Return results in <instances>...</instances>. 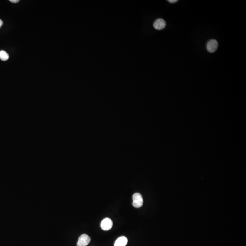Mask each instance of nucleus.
I'll use <instances>...</instances> for the list:
<instances>
[{
	"mask_svg": "<svg viewBox=\"0 0 246 246\" xmlns=\"http://www.w3.org/2000/svg\"><path fill=\"white\" fill-rule=\"evenodd\" d=\"M133 206L135 208H140L143 206V199L139 193H136L133 195Z\"/></svg>",
	"mask_w": 246,
	"mask_h": 246,
	"instance_id": "1",
	"label": "nucleus"
},
{
	"mask_svg": "<svg viewBox=\"0 0 246 246\" xmlns=\"http://www.w3.org/2000/svg\"><path fill=\"white\" fill-rule=\"evenodd\" d=\"M90 237L86 234L81 235L78 238L77 242V246H87L90 242Z\"/></svg>",
	"mask_w": 246,
	"mask_h": 246,
	"instance_id": "2",
	"label": "nucleus"
},
{
	"mask_svg": "<svg viewBox=\"0 0 246 246\" xmlns=\"http://www.w3.org/2000/svg\"><path fill=\"white\" fill-rule=\"evenodd\" d=\"M218 47V43L217 41L215 39L211 40L207 44V50L210 53H213L216 52Z\"/></svg>",
	"mask_w": 246,
	"mask_h": 246,
	"instance_id": "3",
	"label": "nucleus"
},
{
	"mask_svg": "<svg viewBox=\"0 0 246 246\" xmlns=\"http://www.w3.org/2000/svg\"><path fill=\"white\" fill-rule=\"evenodd\" d=\"M112 221L108 218H106L103 220L100 225L101 228L104 231L110 230L112 227Z\"/></svg>",
	"mask_w": 246,
	"mask_h": 246,
	"instance_id": "4",
	"label": "nucleus"
},
{
	"mask_svg": "<svg viewBox=\"0 0 246 246\" xmlns=\"http://www.w3.org/2000/svg\"><path fill=\"white\" fill-rule=\"evenodd\" d=\"M166 22L165 21L161 18H159L156 20L153 24V26L155 29L158 30H161L166 26Z\"/></svg>",
	"mask_w": 246,
	"mask_h": 246,
	"instance_id": "5",
	"label": "nucleus"
},
{
	"mask_svg": "<svg viewBox=\"0 0 246 246\" xmlns=\"http://www.w3.org/2000/svg\"><path fill=\"white\" fill-rule=\"evenodd\" d=\"M128 239L125 237L122 236L116 240L115 246H125L127 244Z\"/></svg>",
	"mask_w": 246,
	"mask_h": 246,
	"instance_id": "6",
	"label": "nucleus"
},
{
	"mask_svg": "<svg viewBox=\"0 0 246 246\" xmlns=\"http://www.w3.org/2000/svg\"><path fill=\"white\" fill-rule=\"evenodd\" d=\"M9 55L4 50L0 51V59L2 61H6L9 59Z\"/></svg>",
	"mask_w": 246,
	"mask_h": 246,
	"instance_id": "7",
	"label": "nucleus"
},
{
	"mask_svg": "<svg viewBox=\"0 0 246 246\" xmlns=\"http://www.w3.org/2000/svg\"><path fill=\"white\" fill-rule=\"evenodd\" d=\"M168 2H170V3H173L177 2L178 1L177 0H168Z\"/></svg>",
	"mask_w": 246,
	"mask_h": 246,
	"instance_id": "8",
	"label": "nucleus"
},
{
	"mask_svg": "<svg viewBox=\"0 0 246 246\" xmlns=\"http://www.w3.org/2000/svg\"><path fill=\"white\" fill-rule=\"evenodd\" d=\"M10 1L12 3H17L19 1V0H10Z\"/></svg>",
	"mask_w": 246,
	"mask_h": 246,
	"instance_id": "9",
	"label": "nucleus"
},
{
	"mask_svg": "<svg viewBox=\"0 0 246 246\" xmlns=\"http://www.w3.org/2000/svg\"><path fill=\"white\" fill-rule=\"evenodd\" d=\"M3 25V21L1 19H0V27H1Z\"/></svg>",
	"mask_w": 246,
	"mask_h": 246,
	"instance_id": "10",
	"label": "nucleus"
}]
</instances>
